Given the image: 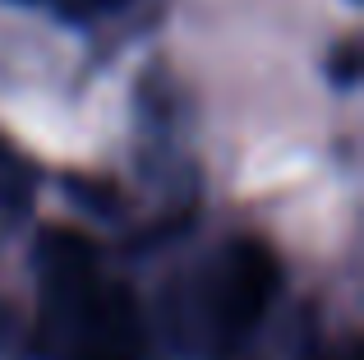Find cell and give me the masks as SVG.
<instances>
[{
	"label": "cell",
	"instance_id": "1",
	"mask_svg": "<svg viewBox=\"0 0 364 360\" xmlns=\"http://www.w3.org/2000/svg\"><path fill=\"white\" fill-rule=\"evenodd\" d=\"M282 268H277L272 250L258 240H235L226 254V272H222V333L245 337L249 328L263 319V309L272 305Z\"/></svg>",
	"mask_w": 364,
	"mask_h": 360
},
{
	"label": "cell",
	"instance_id": "2",
	"mask_svg": "<svg viewBox=\"0 0 364 360\" xmlns=\"http://www.w3.org/2000/svg\"><path fill=\"white\" fill-rule=\"evenodd\" d=\"M332 74H337L341 83H355V74H360V46L355 42H346L337 51V65H332Z\"/></svg>",
	"mask_w": 364,
	"mask_h": 360
}]
</instances>
